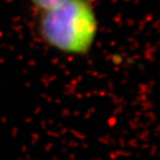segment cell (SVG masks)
Returning <instances> with one entry per match:
<instances>
[{"instance_id": "6da1fadb", "label": "cell", "mask_w": 160, "mask_h": 160, "mask_svg": "<svg viewBox=\"0 0 160 160\" xmlns=\"http://www.w3.org/2000/svg\"><path fill=\"white\" fill-rule=\"evenodd\" d=\"M37 30L47 46L66 55L90 52L98 33V21L91 0H68L39 12Z\"/></svg>"}, {"instance_id": "7a4b0ae2", "label": "cell", "mask_w": 160, "mask_h": 160, "mask_svg": "<svg viewBox=\"0 0 160 160\" xmlns=\"http://www.w3.org/2000/svg\"><path fill=\"white\" fill-rule=\"evenodd\" d=\"M66 1H68V0H30L31 4L34 6L38 12L45 11V9L62 4V3Z\"/></svg>"}]
</instances>
